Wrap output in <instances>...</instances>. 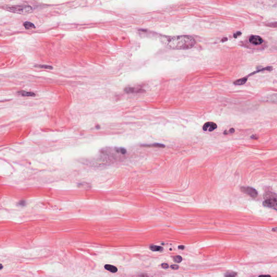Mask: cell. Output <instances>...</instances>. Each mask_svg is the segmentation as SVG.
<instances>
[{
    "mask_svg": "<svg viewBox=\"0 0 277 277\" xmlns=\"http://www.w3.org/2000/svg\"><path fill=\"white\" fill-rule=\"evenodd\" d=\"M162 44L166 48L174 50L189 49L195 44L194 38L188 35L168 36L162 35L160 37Z\"/></svg>",
    "mask_w": 277,
    "mask_h": 277,
    "instance_id": "1",
    "label": "cell"
},
{
    "mask_svg": "<svg viewBox=\"0 0 277 277\" xmlns=\"http://www.w3.org/2000/svg\"><path fill=\"white\" fill-rule=\"evenodd\" d=\"M6 10L21 15H26L31 13L33 11L32 7L28 5H13L6 6L4 7Z\"/></svg>",
    "mask_w": 277,
    "mask_h": 277,
    "instance_id": "2",
    "label": "cell"
},
{
    "mask_svg": "<svg viewBox=\"0 0 277 277\" xmlns=\"http://www.w3.org/2000/svg\"><path fill=\"white\" fill-rule=\"evenodd\" d=\"M265 201L263 202V205L265 206L274 208L277 210V195L275 193L268 192L264 195Z\"/></svg>",
    "mask_w": 277,
    "mask_h": 277,
    "instance_id": "3",
    "label": "cell"
},
{
    "mask_svg": "<svg viewBox=\"0 0 277 277\" xmlns=\"http://www.w3.org/2000/svg\"><path fill=\"white\" fill-rule=\"evenodd\" d=\"M241 190L243 193L248 195L252 198H256L258 196V192L254 188L251 187H242Z\"/></svg>",
    "mask_w": 277,
    "mask_h": 277,
    "instance_id": "4",
    "label": "cell"
},
{
    "mask_svg": "<svg viewBox=\"0 0 277 277\" xmlns=\"http://www.w3.org/2000/svg\"><path fill=\"white\" fill-rule=\"evenodd\" d=\"M249 42L252 45H260L263 42V40L259 36L252 35L249 38Z\"/></svg>",
    "mask_w": 277,
    "mask_h": 277,
    "instance_id": "5",
    "label": "cell"
},
{
    "mask_svg": "<svg viewBox=\"0 0 277 277\" xmlns=\"http://www.w3.org/2000/svg\"><path fill=\"white\" fill-rule=\"evenodd\" d=\"M217 128V125L214 122H206L203 126V130L205 131L212 132Z\"/></svg>",
    "mask_w": 277,
    "mask_h": 277,
    "instance_id": "6",
    "label": "cell"
},
{
    "mask_svg": "<svg viewBox=\"0 0 277 277\" xmlns=\"http://www.w3.org/2000/svg\"><path fill=\"white\" fill-rule=\"evenodd\" d=\"M19 94H20L21 96H35V94L33 92H29L27 91H20L19 93Z\"/></svg>",
    "mask_w": 277,
    "mask_h": 277,
    "instance_id": "7",
    "label": "cell"
},
{
    "mask_svg": "<svg viewBox=\"0 0 277 277\" xmlns=\"http://www.w3.org/2000/svg\"><path fill=\"white\" fill-rule=\"evenodd\" d=\"M105 269H107V270L111 271V272L113 273H115L117 271V269L116 267H115L113 265H106L105 266Z\"/></svg>",
    "mask_w": 277,
    "mask_h": 277,
    "instance_id": "8",
    "label": "cell"
},
{
    "mask_svg": "<svg viewBox=\"0 0 277 277\" xmlns=\"http://www.w3.org/2000/svg\"><path fill=\"white\" fill-rule=\"evenodd\" d=\"M23 26L24 27V28L27 29H33L35 28V26L34 24L30 22H29V21H27L23 23Z\"/></svg>",
    "mask_w": 277,
    "mask_h": 277,
    "instance_id": "9",
    "label": "cell"
},
{
    "mask_svg": "<svg viewBox=\"0 0 277 277\" xmlns=\"http://www.w3.org/2000/svg\"><path fill=\"white\" fill-rule=\"evenodd\" d=\"M247 80V78H242V79H239L238 80L234 82V83L235 85H244V83H245V82H246V81Z\"/></svg>",
    "mask_w": 277,
    "mask_h": 277,
    "instance_id": "10",
    "label": "cell"
},
{
    "mask_svg": "<svg viewBox=\"0 0 277 277\" xmlns=\"http://www.w3.org/2000/svg\"><path fill=\"white\" fill-rule=\"evenodd\" d=\"M142 146L149 147H165V146H164L163 144H159V143H154V144H144V145H142Z\"/></svg>",
    "mask_w": 277,
    "mask_h": 277,
    "instance_id": "11",
    "label": "cell"
},
{
    "mask_svg": "<svg viewBox=\"0 0 277 277\" xmlns=\"http://www.w3.org/2000/svg\"><path fill=\"white\" fill-rule=\"evenodd\" d=\"M150 249L153 251H161L163 249V248L160 246L153 245V246H151Z\"/></svg>",
    "mask_w": 277,
    "mask_h": 277,
    "instance_id": "12",
    "label": "cell"
},
{
    "mask_svg": "<svg viewBox=\"0 0 277 277\" xmlns=\"http://www.w3.org/2000/svg\"><path fill=\"white\" fill-rule=\"evenodd\" d=\"M237 275V273L236 272L232 271H228L225 273V277H235Z\"/></svg>",
    "mask_w": 277,
    "mask_h": 277,
    "instance_id": "13",
    "label": "cell"
},
{
    "mask_svg": "<svg viewBox=\"0 0 277 277\" xmlns=\"http://www.w3.org/2000/svg\"><path fill=\"white\" fill-rule=\"evenodd\" d=\"M36 67H38V68H45V69H53V67H51L50 66H48V65H36L35 66Z\"/></svg>",
    "mask_w": 277,
    "mask_h": 277,
    "instance_id": "14",
    "label": "cell"
},
{
    "mask_svg": "<svg viewBox=\"0 0 277 277\" xmlns=\"http://www.w3.org/2000/svg\"><path fill=\"white\" fill-rule=\"evenodd\" d=\"M173 259H174V261L176 263H180L182 261V257L180 256H176L173 257Z\"/></svg>",
    "mask_w": 277,
    "mask_h": 277,
    "instance_id": "15",
    "label": "cell"
},
{
    "mask_svg": "<svg viewBox=\"0 0 277 277\" xmlns=\"http://www.w3.org/2000/svg\"><path fill=\"white\" fill-rule=\"evenodd\" d=\"M171 267L174 269H177L179 268V266L178 265H172Z\"/></svg>",
    "mask_w": 277,
    "mask_h": 277,
    "instance_id": "16",
    "label": "cell"
},
{
    "mask_svg": "<svg viewBox=\"0 0 277 277\" xmlns=\"http://www.w3.org/2000/svg\"><path fill=\"white\" fill-rule=\"evenodd\" d=\"M161 266L163 268H167L168 267V264H162L161 265Z\"/></svg>",
    "mask_w": 277,
    "mask_h": 277,
    "instance_id": "17",
    "label": "cell"
},
{
    "mask_svg": "<svg viewBox=\"0 0 277 277\" xmlns=\"http://www.w3.org/2000/svg\"><path fill=\"white\" fill-rule=\"evenodd\" d=\"M259 277H271L269 275H261L259 276Z\"/></svg>",
    "mask_w": 277,
    "mask_h": 277,
    "instance_id": "18",
    "label": "cell"
},
{
    "mask_svg": "<svg viewBox=\"0 0 277 277\" xmlns=\"http://www.w3.org/2000/svg\"><path fill=\"white\" fill-rule=\"evenodd\" d=\"M179 249H183L184 248V246H179Z\"/></svg>",
    "mask_w": 277,
    "mask_h": 277,
    "instance_id": "19",
    "label": "cell"
},
{
    "mask_svg": "<svg viewBox=\"0 0 277 277\" xmlns=\"http://www.w3.org/2000/svg\"><path fill=\"white\" fill-rule=\"evenodd\" d=\"M229 132H231V133H233V132H234V129H233V128H231V129H230Z\"/></svg>",
    "mask_w": 277,
    "mask_h": 277,
    "instance_id": "20",
    "label": "cell"
},
{
    "mask_svg": "<svg viewBox=\"0 0 277 277\" xmlns=\"http://www.w3.org/2000/svg\"><path fill=\"white\" fill-rule=\"evenodd\" d=\"M2 268H3V266L1 264H0V269H2Z\"/></svg>",
    "mask_w": 277,
    "mask_h": 277,
    "instance_id": "21",
    "label": "cell"
}]
</instances>
